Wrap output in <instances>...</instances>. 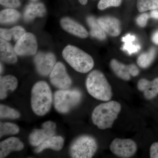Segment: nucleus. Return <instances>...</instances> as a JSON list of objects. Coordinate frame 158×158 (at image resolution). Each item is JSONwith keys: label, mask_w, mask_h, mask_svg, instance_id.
Returning <instances> with one entry per match:
<instances>
[{"label": "nucleus", "mask_w": 158, "mask_h": 158, "mask_svg": "<svg viewBox=\"0 0 158 158\" xmlns=\"http://www.w3.org/2000/svg\"><path fill=\"white\" fill-rule=\"evenodd\" d=\"M121 110V105L117 102L109 101L100 104L92 112V122L100 129L110 128L118 118Z\"/></svg>", "instance_id": "nucleus-1"}, {"label": "nucleus", "mask_w": 158, "mask_h": 158, "mask_svg": "<svg viewBox=\"0 0 158 158\" xmlns=\"http://www.w3.org/2000/svg\"><path fill=\"white\" fill-rule=\"evenodd\" d=\"M52 95L49 86L40 81L33 86L31 91V105L33 112L37 116H43L50 110Z\"/></svg>", "instance_id": "nucleus-2"}, {"label": "nucleus", "mask_w": 158, "mask_h": 158, "mask_svg": "<svg viewBox=\"0 0 158 158\" xmlns=\"http://www.w3.org/2000/svg\"><path fill=\"white\" fill-rule=\"evenodd\" d=\"M86 86L89 94L96 99L107 102L112 98V87L100 71L94 70L89 74L86 79Z\"/></svg>", "instance_id": "nucleus-3"}, {"label": "nucleus", "mask_w": 158, "mask_h": 158, "mask_svg": "<svg viewBox=\"0 0 158 158\" xmlns=\"http://www.w3.org/2000/svg\"><path fill=\"white\" fill-rule=\"evenodd\" d=\"M62 55L66 62L79 73H87L93 68L94 62L91 56L76 47L67 46Z\"/></svg>", "instance_id": "nucleus-4"}, {"label": "nucleus", "mask_w": 158, "mask_h": 158, "mask_svg": "<svg viewBox=\"0 0 158 158\" xmlns=\"http://www.w3.org/2000/svg\"><path fill=\"white\" fill-rule=\"evenodd\" d=\"M98 143L92 136L84 135L75 139L71 144L69 153L73 158H92L97 151Z\"/></svg>", "instance_id": "nucleus-5"}, {"label": "nucleus", "mask_w": 158, "mask_h": 158, "mask_svg": "<svg viewBox=\"0 0 158 158\" xmlns=\"http://www.w3.org/2000/svg\"><path fill=\"white\" fill-rule=\"evenodd\" d=\"M81 94L79 90L60 89L54 94V106L60 113H68L81 101Z\"/></svg>", "instance_id": "nucleus-6"}, {"label": "nucleus", "mask_w": 158, "mask_h": 158, "mask_svg": "<svg viewBox=\"0 0 158 158\" xmlns=\"http://www.w3.org/2000/svg\"><path fill=\"white\" fill-rule=\"evenodd\" d=\"M137 149L136 142L131 139L115 138L110 145V150L112 152L120 158L133 156L137 152Z\"/></svg>", "instance_id": "nucleus-7"}, {"label": "nucleus", "mask_w": 158, "mask_h": 158, "mask_svg": "<svg viewBox=\"0 0 158 158\" xmlns=\"http://www.w3.org/2000/svg\"><path fill=\"white\" fill-rule=\"evenodd\" d=\"M50 80L52 85L60 89H68L72 83L65 65L61 62L56 63L50 75Z\"/></svg>", "instance_id": "nucleus-8"}, {"label": "nucleus", "mask_w": 158, "mask_h": 158, "mask_svg": "<svg viewBox=\"0 0 158 158\" xmlns=\"http://www.w3.org/2000/svg\"><path fill=\"white\" fill-rule=\"evenodd\" d=\"M16 54L20 56H28L36 53L37 44L36 37L31 33H26L18 40L15 46Z\"/></svg>", "instance_id": "nucleus-9"}, {"label": "nucleus", "mask_w": 158, "mask_h": 158, "mask_svg": "<svg viewBox=\"0 0 158 158\" xmlns=\"http://www.w3.org/2000/svg\"><path fill=\"white\" fill-rule=\"evenodd\" d=\"M34 62L38 73L43 76H47L53 69L56 59L52 53L40 52L34 57Z\"/></svg>", "instance_id": "nucleus-10"}, {"label": "nucleus", "mask_w": 158, "mask_h": 158, "mask_svg": "<svg viewBox=\"0 0 158 158\" xmlns=\"http://www.w3.org/2000/svg\"><path fill=\"white\" fill-rule=\"evenodd\" d=\"M42 129H35L29 136V142L31 145L37 146L44 141L55 135L56 125L51 121H46L42 125Z\"/></svg>", "instance_id": "nucleus-11"}, {"label": "nucleus", "mask_w": 158, "mask_h": 158, "mask_svg": "<svg viewBox=\"0 0 158 158\" xmlns=\"http://www.w3.org/2000/svg\"><path fill=\"white\" fill-rule=\"evenodd\" d=\"M97 21L103 30L109 35L116 37L120 34V24L117 19L110 16H104L99 18Z\"/></svg>", "instance_id": "nucleus-12"}, {"label": "nucleus", "mask_w": 158, "mask_h": 158, "mask_svg": "<svg viewBox=\"0 0 158 158\" xmlns=\"http://www.w3.org/2000/svg\"><path fill=\"white\" fill-rule=\"evenodd\" d=\"M61 25L65 31L82 38L88 37V33L82 25L69 18L65 17L61 20Z\"/></svg>", "instance_id": "nucleus-13"}, {"label": "nucleus", "mask_w": 158, "mask_h": 158, "mask_svg": "<svg viewBox=\"0 0 158 158\" xmlns=\"http://www.w3.org/2000/svg\"><path fill=\"white\" fill-rule=\"evenodd\" d=\"M24 148V144L15 137L7 138L0 143V158L6 157L12 151H19Z\"/></svg>", "instance_id": "nucleus-14"}, {"label": "nucleus", "mask_w": 158, "mask_h": 158, "mask_svg": "<svg viewBox=\"0 0 158 158\" xmlns=\"http://www.w3.org/2000/svg\"><path fill=\"white\" fill-rule=\"evenodd\" d=\"M138 90L143 92L145 98L152 99L158 94V78L152 81L141 79L138 83Z\"/></svg>", "instance_id": "nucleus-15"}, {"label": "nucleus", "mask_w": 158, "mask_h": 158, "mask_svg": "<svg viewBox=\"0 0 158 158\" xmlns=\"http://www.w3.org/2000/svg\"><path fill=\"white\" fill-rule=\"evenodd\" d=\"M0 56L3 62L9 64H14L17 61V54L15 48L7 40H0Z\"/></svg>", "instance_id": "nucleus-16"}, {"label": "nucleus", "mask_w": 158, "mask_h": 158, "mask_svg": "<svg viewBox=\"0 0 158 158\" xmlns=\"http://www.w3.org/2000/svg\"><path fill=\"white\" fill-rule=\"evenodd\" d=\"M18 81L16 77L12 75L1 77L0 79V98L4 99L7 97L9 92L16 89Z\"/></svg>", "instance_id": "nucleus-17"}, {"label": "nucleus", "mask_w": 158, "mask_h": 158, "mask_svg": "<svg viewBox=\"0 0 158 158\" xmlns=\"http://www.w3.org/2000/svg\"><path fill=\"white\" fill-rule=\"evenodd\" d=\"M46 10L44 5L41 3H31L26 7L24 12V19L30 22L37 17L45 15Z\"/></svg>", "instance_id": "nucleus-18"}, {"label": "nucleus", "mask_w": 158, "mask_h": 158, "mask_svg": "<svg viewBox=\"0 0 158 158\" xmlns=\"http://www.w3.org/2000/svg\"><path fill=\"white\" fill-rule=\"evenodd\" d=\"M64 143V139L62 137L54 135L48 138L40 144L37 146L34 152L38 153L47 148H50L55 151H59L62 149Z\"/></svg>", "instance_id": "nucleus-19"}, {"label": "nucleus", "mask_w": 158, "mask_h": 158, "mask_svg": "<svg viewBox=\"0 0 158 158\" xmlns=\"http://www.w3.org/2000/svg\"><path fill=\"white\" fill-rule=\"evenodd\" d=\"M25 33L24 29L20 26H16L10 30L2 28L0 30L1 38L8 41L12 38L15 41H17Z\"/></svg>", "instance_id": "nucleus-20"}, {"label": "nucleus", "mask_w": 158, "mask_h": 158, "mask_svg": "<svg viewBox=\"0 0 158 158\" xmlns=\"http://www.w3.org/2000/svg\"><path fill=\"white\" fill-rule=\"evenodd\" d=\"M110 66L112 70L119 78L125 81L131 79L128 65H126L116 59H113L110 62Z\"/></svg>", "instance_id": "nucleus-21"}, {"label": "nucleus", "mask_w": 158, "mask_h": 158, "mask_svg": "<svg viewBox=\"0 0 158 158\" xmlns=\"http://www.w3.org/2000/svg\"><path fill=\"white\" fill-rule=\"evenodd\" d=\"M87 23L90 29V35L100 40L106 38L105 32L98 23L97 20L92 16H89L87 19Z\"/></svg>", "instance_id": "nucleus-22"}, {"label": "nucleus", "mask_w": 158, "mask_h": 158, "mask_svg": "<svg viewBox=\"0 0 158 158\" xmlns=\"http://www.w3.org/2000/svg\"><path fill=\"white\" fill-rule=\"evenodd\" d=\"M20 17V13L15 9H8L1 11L0 21L1 23L11 24L17 22Z\"/></svg>", "instance_id": "nucleus-23"}, {"label": "nucleus", "mask_w": 158, "mask_h": 158, "mask_svg": "<svg viewBox=\"0 0 158 158\" xmlns=\"http://www.w3.org/2000/svg\"><path fill=\"white\" fill-rule=\"evenodd\" d=\"M155 55V49L152 48L147 52L144 53L139 56L137 60V63L141 68H147L152 63Z\"/></svg>", "instance_id": "nucleus-24"}, {"label": "nucleus", "mask_w": 158, "mask_h": 158, "mask_svg": "<svg viewBox=\"0 0 158 158\" xmlns=\"http://www.w3.org/2000/svg\"><path fill=\"white\" fill-rule=\"evenodd\" d=\"M135 39L136 37L135 36L130 34H127L122 38V41L124 43L123 49L127 51L130 55L137 52L140 49V45L138 44L135 45L133 44Z\"/></svg>", "instance_id": "nucleus-25"}, {"label": "nucleus", "mask_w": 158, "mask_h": 158, "mask_svg": "<svg viewBox=\"0 0 158 158\" xmlns=\"http://www.w3.org/2000/svg\"><path fill=\"white\" fill-rule=\"evenodd\" d=\"M19 129L18 126L11 123H0V137L6 135H16L19 132Z\"/></svg>", "instance_id": "nucleus-26"}, {"label": "nucleus", "mask_w": 158, "mask_h": 158, "mask_svg": "<svg viewBox=\"0 0 158 158\" xmlns=\"http://www.w3.org/2000/svg\"><path fill=\"white\" fill-rule=\"evenodd\" d=\"M137 8L141 12L158 8V0H138Z\"/></svg>", "instance_id": "nucleus-27"}, {"label": "nucleus", "mask_w": 158, "mask_h": 158, "mask_svg": "<svg viewBox=\"0 0 158 158\" xmlns=\"http://www.w3.org/2000/svg\"><path fill=\"white\" fill-rule=\"evenodd\" d=\"M19 117L20 113L17 110L5 105H0V117L1 118L14 119Z\"/></svg>", "instance_id": "nucleus-28"}, {"label": "nucleus", "mask_w": 158, "mask_h": 158, "mask_svg": "<svg viewBox=\"0 0 158 158\" xmlns=\"http://www.w3.org/2000/svg\"><path fill=\"white\" fill-rule=\"evenodd\" d=\"M122 0H101L98 6L100 10H104L111 6L118 7L120 6Z\"/></svg>", "instance_id": "nucleus-29"}, {"label": "nucleus", "mask_w": 158, "mask_h": 158, "mask_svg": "<svg viewBox=\"0 0 158 158\" xmlns=\"http://www.w3.org/2000/svg\"><path fill=\"white\" fill-rule=\"evenodd\" d=\"M0 3L2 6L11 9L18 8L20 6L19 0H0Z\"/></svg>", "instance_id": "nucleus-30"}, {"label": "nucleus", "mask_w": 158, "mask_h": 158, "mask_svg": "<svg viewBox=\"0 0 158 158\" xmlns=\"http://www.w3.org/2000/svg\"><path fill=\"white\" fill-rule=\"evenodd\" d=\"M149 16L147 13H143L138 16L136 19V22L138 25L141 27H144L147 24V21Z\"/></svg>", "instance_id": "nucleus-31"}, {"label": "nucleus", "mask_w": 158, "mask_h": 158, "mask_svg": "<svg viewBox=\"0 0 158 158\" xmlns=\"http://www.w3.org/2000/svg\"><path fill=\"white\" fill-rule=\"evenodd\" d=\"M150 156L151 158H158V142L154 143L151 146Z\"/></svg>", "instance_id": "nucleus-32"}, {"label": "nucleus", "mask_w": 158, "mask_h": 158, "mask_svg": "<svg viewBox=\"0 0 158 158\" xmlns=\"http://www.w3.org/2000/svg\"><path fill=\"white\" fill-rule=\"evenodd\" d=\"M128 67L129 72L131 76L133 77H136L139 74V69L137 66L135 64H131L128 65Z\"/></svg>", "instance_id": "nucleus-33"}, {"label": "nucleus", "mask_w": 158, "mask_h": 158, "mask_svg": "<svg viewBox=\"0 0 158 158\" xmlns=\"http://www.w3.org/2000/svg\"><path fill=\"white\" fill-rule=\"evenodd\" d=\"M152 39L154 43L156 44H158V31L153 34Z\"/></svg>", "instance_id": "nucleus-34"}, {"label": "nucleus", "mask_w": 158, "mask_h": 158, "mask_svg": "<svg viewBox=\"0 0 158 158\" xmlns=\"http://www.w3.org/2000/svg\"><path fill=\"white\" fill-rule=\"evenodd\" d=\"M151 16L155 19H158V11L154 10L151 13Z\"/></svg>", "instance_id": "nucleus-35"}, {"label": "nucleus", "mask_w": 158, "mask_h": 158, "mask_svg": "<svg viewBox=\"0 0 158 158\" xmlns=\"http://www.w3.org/2000/svg\"><path fill=\"white\" fill-rule=\"evenodd\" d=\"M79 2L83 5H85L88 2V0H78Z\"/></svg>", "instance_id": "nucleus-36"}, {"label": "nucleus", "mask_w": 158, "mask_h": 158, "mask_svg": "<svg viewBox=\"0 0 158 158\" xmlns=\"http://www.w3.org/2000/svg\"><path fill=\"white\" fill-rule=\"evenodd\" d=\"M2 64H1V73H2Z\"/></svg>", "instance_id": "nucleus-37"}, {"label": "nucleus", "mask_w": 158, "mask_h": 158, "mask_svg": "<svg viewBox=\"0 0 158 158\" xmlns=\"http://www.w3.org/2000/svg\"><path fill=\"white\" fill-rule=\"evenodd\" d=\"M32 1H34V2H36V1H37V0H31Z\"/></svg>", "instance_id": "nucleus-38"}]
</instances>
